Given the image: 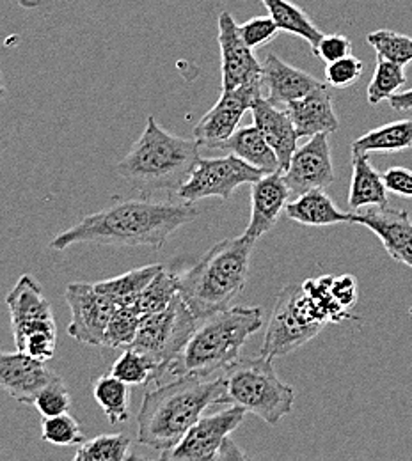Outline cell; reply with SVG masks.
I'll list each match as a JSON object with an SVG mask.
<instances>
[{
    "instance_id": "6da1fadb",
    "label": "cell",
    "mask_w": 412,
    "mask_h": 461,
    "mask_svg": "<svg viewBox=\"0 0 412 461\" xmlns=\"http://www.w3.org/2000/svg\"><path fill=\"white\" fill-rule=\"evenodd\" d=\"M199 212L190 203L130 199L111 204L78 224L56 234L52 250H66L78 243H102L116 247L162 249L185 224L197 219Z\"/></svg>"
},
{
    "instance_id": "7a4b0ae2",
    "label": "cell",
    "mask_w": 412,
    "mask_h": 461,
    "mask_svg": "<svg viewBox=\"0 0 412 461\" xmlns=\"http://www.w3.org/2000/svg\"><path fill=\"white\" fill-rule=\"evenodd\" d=\"M223 394V376L215 380L178 376L168 385L148 391L137 413L139 444L159 453L171 451L206 408L221 404Z\"/></svg>"
},
{
    "instance_id": "3957f363",
    "label": "cell",
    "mask_w": 412,
    "mask_h": 461,
    "mask_svg": "<svg viewBox=\"0 0 412 461\" xmlns=\"http://www.w3.org/2000/svg\"><path fill=\"white\" fill-rule=\"evenodd\" d=\"M199 148L194 137L183 139L169 133L150 115L144 131L119 160L114 171L135 190L177 194L201 158Z\"/></svg>"
},
{
    "instance_id": "277c9868",
    "label": "cell",
    "mask_w": 412,
    "mask_h": 461,
    "mask_svg": "<svg viewBox=\"0 0 412 461\" xmlns=\"http://www.w3.org/2000/svg\"><path fill=\"white\" fill-rule=\"evenodd\" d=\"M254 243L245 234L223 240L199 263L178 274V293L199 321L228 309L243 291Z\"/></svg>"
},
{
    "instance_id": "5b68a950",
    "label": "cell",
    "mask_w": 412,
    "mask_h": 461,
    "mask_svg": "<svg viewBox=\"0 0 412 461\" xmlns=\"http://www.w3.org/2000/svg\"><path fill=\"white\" fill-rule=\"evenodd\" d=\"M263 327L260 307H228L199 321L183 351L168 367L171 376L206 378L240 358L247 339Z\"/></svg>"
},
{
    "instance_id": "8992f818",
    "label": "cell",
    "mask_w": 412,
    "mask_h": 461,
    "mask_svg": "<svg viewBox=\"0 0 412 461\" xmlns=\"http://www.w3.org/2000/svg\"><path fill=\"white\" fill-rule=\"evenodd\" d=\"M272 360L260 353V357L238 358L226 367L221 403L242 406L270 426L279 424L294 408L295 391L292 385L281 382Z\"/></svg>"
},
{
    "instance_id": "52a82bcc",
    "label": "cell",
    "mask_w": 412,
    "mask_h": 461,
    "mask_svg": "<svg viewBox=\"0 0 412 461\" xmlns=\"http://www.w3.org/2000/svg\"><path fill=\"white\" fill-rule=\"evenodd\" d=\"M197 325L199 320L178 293L168 309L148 314L141 320L135 339L128 348L141 351L153 364V382H157L168 375V367L183 351Z\"/></svg>"
},
{
    "instance_id": "ba28073f",
    "label": "cell",
    "mask_w": 412,
    "mask_h": 461,
    "mask_svg": "<svg viewBox=\"0 0 412 461\" xmlns=\"http://www.w3.org/2000/svg\"><path fill=\"white\" fill-rule=\"evenodd\" d=\"M261 176H265L263 171L249 166L232 153L221 158H199L190 177L178 190V199L190 204L206 197L228 201L238 186L251 185Z\"/></svg>"
},
{
    "instance_id": "9c48e42d",
    "label": "cell",
    "mask_w": 412,
    "mask_h": 461,
    "mask_svg": "<svg viewBox=\"0 0 412 461\" xmlns=\"http://www.w3.org/2000/svg\"><path fill=\"white\" fill-rule=\"evenodd\" d=\"M298 289L292 285L279 293L269 329L260 353L270 358L285 357L311 339H315L324 325L311 321L298 303Z\"/></svg>"
},
{
    "instance_id": "30bf717a",
    "label": "cell",
    "mask_w": 412,
    "mask_h": 461,
    "mask_svg": "<svg viewBox=\"0 0 412 461\" xmlns=\"http://www.w3.org/2000/svg\"><path fill=\"white\" fill-rule=\"evenodd\" d=\"M66 302L71 312V321L66 329L68 336L84 345L104 348L105 330L118 311V303L96 285L87 283L68 285Z\"/></svg>"
},
{
    "instance_id": "8fae6325",
    "label": "cell",
    "mask_w": 412,
    "mask_h": 461,
    "mask_svg": "<svg viewBox=\"0 0 412 461\" xmlns=\"http://www.w3.org/2000/svg\"><path fill=\"white\" fill-rule=\"evenodd\" d=\"M245 410L232 404L212 415L201 419L185 433V437L171 451L160 453L162 460L203 461L215 460L223 444L245 419Z\"/></svg>"
},
{
    "instance_id": "7c38bea8",
    "label": "cell",
    "mask_w": 412,
    "mask_h": 461,
    "mask_svg": "<svg viewBox=\"0 0 412 461\" xmlns=\"http://www.w3.org/2000/svg\"><path fill=\"white\" fill-rule=\"evenodd\" d=\"M16 349L31 336L58 334L52 305L32 276H22L5 298Z\"/></svg>"
},
{
    "instance_id": "4fadbf2b",
    "label": "cell",
    "mask_w": 412,
    "mask_h": 461,
    "mask_svg": "<svg viewBox=\"0 0 412 461\" xmlns=\"http://www.w3.org/2000/svg\"><path fill=\"white\" fill-rule=\"evenodd\" d=\"M260 98H263L261 84H247L233 91H223L219 102L194 126V139L201 148L221 149L238 130L243 114Z\"/></svg>"
},
{
    "instance_id": "5bb4252c",
    "label": "cell",
    "mask_w": 412,
    "mask_h": 461,
    "mask_svg": "<svg viewBox=\"0 0 412 461\" xmlns=\"http://www.w3.org/2000/svg\"><path fill=\"white\" fill-rule=\"evenodd\" d=\"M217 40L221 49L223 91H233L247 84H261L263 64L258 62L252 50L242 40L238 23L228 11L219 14Z\"/></svg>"
},
{
    "instance_id": "9a60e30c",
    "label": "cell",
    "mask_w": 412,
    "mask_h": 461,
    "mask_svg": "<svg viewBox=\"0 0 412 461\" xmlns=\"http://www.w3.org/2000/svg\"><path fill=\"white\" fill-rule=\"evenodd\" d=\"M290 192L302 195L315 188H327L334 183L333 157L329 133L311 137L304 146L297 148L288 169L283 173Z\"/></svg>"
},
{
    "instance_id": "2e32d148",
    "label": "cell",
    "mask_w": 412,
    "mask_h": 461,
    "mask_svg": "<svg viewBox=\"0 0 412 461\" xmlns=\"http://www.w3.org/2000/svg\"><path fill=\"white\" fill-rule=\"evenodd\" d=\"M349 224H359L375 232L386 252L412 268V219L406 210L389 206H370L364 212H352Z\"/></svg>"
},
{
    "instance_id": "e0dca14e",
    "label": "cell",
    "mask_w": 412,
    "mask_h": 461,
    "mask_svg": "<svg viewBox=\"0 0 412 461\" xmlns=\"http://www.w3.org/2000/svg\"><path fill=\"white\" fill-rule=\"evenodd\" d=\"M45 362L22 351H0V387L18 403L32 404L40 389L54 376Z\"/></svg>"
},
{
    "instance_id": "ac0fdd59",
    "label": "cell",
    "mask_w": 412,
    "mask_h": 461,
    "mask_svg": "<svg viewBox=\"0 0 412 461\" xmlns=\"http://www.w3.org/2000/svg\"><path fill=\"white\" fill-rule=\"evenodd\" d=\"M290 188L283 173H269L251 183V219L245 236L258 240L272 230L288 204Z\"/></svg>"
},
{
    "instance_id": "d6986e66",
    "label": "cell",
    "mask_w": 412,
    "mask_h": 461,
    "mask_svg": "<svg viewBox=\"0 0 412 461\" xmlns=\"http://www.w3.org/2000/svg\"><path fill=\"white\" fill-rule=\"evenodd\" d=\"M324 84L325 82H320L304 69L294 68L276 54H269L263 62V98L276 107L285 109L288 104L306 96Z\"/></svg>"
},
{
    "instance_id": "ffe728a7",
    "label": "cell",
    "mask_w": 412,
    "mask_h": 461,
    "mask_svg": "<svg viewBox=\"0 0 412 461\" xmlns=\"http://www.w3.org/2000/svg\"><path fill=\"white\" fill-rule=\"evenodd\" d=\"M294 121L298 139L315 137L318 133H334L340 128L338 115L333 107V95L327 84L316 87L306 96L295 100L285 107Z\"/></svg>"
},
{
    "instance_id": "44dd1931",
    "label": "cell",
    "mask_w": 412,
    "mask_h": 461,
    "mask_svg": "<svg viewBox=\"0 0 412 461\" xmlns=\"http://www.w3.org/2000/svg\"><path fill=\"white\" fill-rule=\"evenodd\" d=\"M251 114L254 121L252 124L261 131V135L267 139V142L278 155L279 171L285 173L288 169L298 140L294 121L285 109L272 105L265 98H260L252 104Z\"/></svg>"
},
{
    "instance_id": "7402d4cb",
    "label": "cell",
    "mask_w": 412,
    "mask_h": 461,
    "mask_svg": "<svg viewBox=\"0 0 412 461\" xmlns=\"http://www.w3.org/2000/svg\"><path fill=\"white\" fill-rule=\"evenodd\" d=\"M285 215L290 221L313 228L351 222V213L342 212L324 192V188H315L298 195L295 201L287 204Z\"/></svg>"
},
{
    "instance_id": "603a6c76",
    "label": "cell",
    "mask_w": 412,
    "mask_h": 461,
    "mask_svg": "<svg viewBox=\"0 0 412 461\" xmlns=\"http://www.w3.org/2000/svg\"><path fill=\"white\" fill-rule=\"evenodd\" d=\"M349 206L353 212L370 206H389L384 177L370 162V155L352 153V179Z\"/></svg>"
},
{
    "instance_id": "cb8c5ba5",
    "label": "cell",
    "mask_w": 412,
    "mask_h": 461,
    "mask_svg": "<svg viewBox=\"0 0 412 461\" xmlns=\"http://www.w3.org/2000/svg\"><path fill=\"white\" fill-rule=\"evenodd\" d=\"M221 149L235 155L249 166L265 174L281 173L278 155L274 153L267 139L261 135V131L254 124L238 128L235 133L223 144Z\"/></svg>"
},
{
    "instance_id": "d4e9b609",
    "label": "cell",
    "mask_w": 412,
    "mask_h": 461,
    "mask_svg": "<svg viewBox=\"0 0 412 461\" xmlns=\"http://www.w3.org/2000/svg\"><path fill=\"white\" fill-rule=\"evenodd\" d=\"M412 149V117L382 124L352 142V153H402Z\"/></svg>"
},
{
    "instance_id": "484cf974",
    "label": "cell",
    "mask_w": 412,
    "mask_h": 461,
    "mask_svg": "<svg viewBox=\"0 0 412 461\" xmlns=\"http://www.w3.org/2000/svg\"><path fill=\"white\" fill-rule=\"evenodd\" d=\"M269 11V16L276 22L279 31H285L309 43L315 50L324 38V32L313 23L306 11L295 5L290 0H261Z\"/></svg>"
},
{
    "instance_id": "4316f807",
    "label": "cell",
    "mask_w": 412,
    "mask_h": 461,
    "mask_svg": "<svg viewBox=\"0 0 412 461\" xmlns=\"http://www.w3.org/2000/svg\"><path fill=\"white\" fill-rule=\"evenodd\" d=\"M130 385L114 375L100 376L93 385V396L111 424H123L130 419Z\"/></svg>"
},
{
    "instance_id": "83f0119b",
    "label": "cell",
    "mask_w": 412,
    "mask_h": 461,
    "mask_svg": "<svg viewBox=\"0 0 412 461\" xmlns=\"http://www.w3.org/2000/svg\"><path fill=\"white\" fill-rule=\"evenodd\" d=\"M160 265H150L142 268H135L132 272H126L119 277L96 283V288L105 293L109 298H113L119 305H130L135 303L141 293L155 279V276L162 270Z\"/></svg>"
},
{
    "instance_id": "f1b7e54d",
    "label": "cell",
    "mask_w": 412,
    "mask_h": 461,
    "mask_svg": "<svg viewBox=\"0 0 412 461\" xmlns=\"http://www.w3.org/2000/svg\"><path fill=\"white\" fill-rule=\"evenodd\" d=\"M406 84H407V75H406L404 66L386 60V59H377V66H375L371 82L368 84V95H366L368 104L379 105L384 100H389Z\"/></svg>"
},
{
    "instance_id": "f546056e",
    "label": "cell",
    "mask_w": 412,
    "mask_h": 461,
    "mask_svg": "<svg viewBox=\"0 0 412 461\" xmlns=\"http://www.w3.org/2000/svg\"><path fill=\"white\" fill-rule=\"evenodd\" d=\"M132 440L124 433L100 435L82 442L77 449L75 461H124L128 458Z\"/></svg>"
},
{
    "instance_id": "4dcf8cb0",
    "label": "cell",
    "mask_w": 412,
    "mask_h": 461,
    "mask_svg": "<svg viewBox=\"0 0 412 461\" xmlns=\"http://www.w3.org/2000/svg\"><path fill=\"white\" fill-rule=\"evenodd\" d=\"M177 294L178 274H171L166 268H162L155 276V279L141 293L135 303L141 309L142 316H148V314L168 309Z\"/></svg>"
},
{
    "instance_id": "1f68e13d",
    "label": "cell",
    "mask_w": 412,
    "mask_h": 461,
    "mask_svg": "<svg viewBox=\"0 0 412 461\" xmlns=\"http://www.w3.org/2000/svg\"><path fill=\"white\" fill-rule=\"evenodd\" d=\"M366 43L375 50L377 59H386L397 62L400 66H407L412 62V38L406 34H398L395 31L380 29L370 32L366 36Z\"/></svg>"
},
{
    "instance_id": "d6a6232c",
    "label": "cell",
    "mask_w": 412,
    "mask_h": 461,
    "mask_svg": "<svg viewBox=\"0 0 412 461\" xmlns=\"http://www.w3.org/2000/svg\"><path fill=\"white\" fill-rule=\"evenodd\" d=\"M142 318L144 316L137 303L119 305L105 330L104 348H128L132 345Z\"/></svg>"
},
{
    "instance_id": "836d02e7",
    "label": "cell",
    "mask_w": 412,
    "mask_h": 461,
    "mask_svg": "<svg viewBox=\"0 0 412 461\" xmlns=\"http://www.w3.org/2000/svg\"><path fill=\"white\" fill-rule=\"evenodd\" d=\"M111 375H114L128 385H142L153 382L155 367L141 351L133 348H124L121 357L111 367Z\"/></svg>"
},
{
    "instance_id": "e575fe53",
    "label": "cell",
    "mask_w": 412,
    "mask_h": 461,
    "mask_svg": "<svg viewBox=\"0 0 412 461\" xmlns=\"http://www.w3.org/2000/svg\"><path fill=\"white\" fill-rule=\"evenodd\" d=\"M41 438L58 447H69L80 446L84 442V433L77 419L66 411L54 417H43Z\"/></svg>"
},
{
    "instance_id": "d590c367",
    "label": "cell",
    "mask_w": 412,
    "mask_h": 461,
    "mask_svg": "<svg viewBox=\"0 0 412 461\" xmlns=\"http://www.w3.org/2000/svg\"><path fill=\"white\" fill-rule=\"evenodd\" d=\"M32 404L41 413V417H54L69 411L71 396L68 385L58 373L40 389Z\"/></svg>"
},
{
    "instance_id": "8d00e7d4",
    "label": "cell",
    "mask_w": 412,
    "mask_h": 461,
    "mask_svg": "<svg viewBox=\"0 0 412 461\" xmlns=\"http://www.w3.org/2000/svg\"><path fill=\"white\" fill-rule=\"evenodd\" d=\"M364 71V64L361 59L347 56V58L329 62L325 66V84L334 89H347L353 86Z\"/></svg>"
},
{
    "instance_id": "74e56055",
    "label": "cell",
    "mask_w": 412,
    "mask_h": 461,
    "mask_svg": "<svg viewBox=\"0 0 412 461\" xmlns=\"http://www.w3.org/2000/svg\"><path fill=\"white\" fill-rule=\"evenodd\" d=\"M242 40L245 41V45L251 50H258L261 47H265L267 43H270L276 34L279 32V27L276 25V22L270 16H256L247 20L245 23L238 25Z\"/></svg>"
},
{
    "instance_id": "f35d334b",
    "label": "cell",
    "mask_w": 412,
    "mask_h": 461,
    "mask_svg": "<svg viewBox=\"0 0 412 461\" xmlns=\"http://www.w3.org/2000/svg\"><path fill=\"white\" fill-rule=\"evenodd\" d=\"M352 41L343 34H324L318 47L313 50L316 58L322 59L325 64L352 56Z\"/></svg>"
},
{
    "instance_id": "ab89813d",
    "label": "cell",
    "mask_w": 412,
    "mask_h": 461,
    "mask_svg": "<svg viewBox=\"0 0 412 461\" xmlns=\"http://www.w3.org/2000/svg\"><path fill=\"white\" fill-rule=\"evenodd\" d=\"M388 192H393L400 197L412 199V171L406 167H391L382 174Z\"/></svg>"
},
{
    "instance_id": "60d3db41",
    "label": "cell",
    "mask_w": 412,
    "mask_h": 461,
    "mask_svg": "<svg viewBox=\"0 0 412 461\" xmlns=\"http://www.w3.org/2000/svg\"><path fill=\"white\" fill-rule=\"evenodd\" d=\"M331 293L336 298L340 305L345 309H351L353 303L357 302V283L352 276H342V277H333L331 276Z\"/></svg>"
},
{
    "instance_id": "b9f144b4",
    "label": "cell",
    "mask_w": 412,
    "mask_h": 461,
    "mask_svg": "<svg viewBox=\"0 0 412 461\" xmlns=\"http://www.w3.org/2000/svg\"><path fill=\"white\" fill-rule=\"evenodd\" d=\"M389 107L397 113H407L412 111V89L407 91H398L397 95H393L389 100H388Z\"/></svg>"
},
{
    "instance_id": "7bdbcfd3",
    "label": "cell",
    "mask_w": 412,
    "mask_h": 461,
    "mask_svg": "<svg viewBox=\"0 0 412 461\" xmlns=\"http://www.w3.org/2000/svg\"><path fill=\"white\" fill-rule=\"evenodd\" d=\"M245 453H242L240 447H236L235 442L232 440V437L223 444V447L219 449L215 460H245Z\"/></svg>"
},
{
    "instance_id": "ee69618b",
    "label": "cell",
    "mask_w": 412,
    "mask_h": 461,
    "mask_svg": "<svg viewBox=\"0 0 412 461\" xmlns=\"http://www.w3.org/2000/svg\"><path fill=\"white\" fill-rule=\"evenodd\" d=\"M4 93H5V89H4V84H2V73H0V98L4 96Z\"/></svg>"
}]
</instances>
